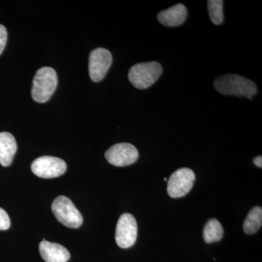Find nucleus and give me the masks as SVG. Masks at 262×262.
<instances>
[{"label":"nucleus","instance_id":"nucleus-2","mask_svg":"<svg viewBox=\"0 0 262 262\" xmlns=\"http://www.w3.org/2000/svg\"><path fill=\"white\" fill-rule=\"evenodd\" d=\"M58 84L56 71L51 67H42L33 79L32 96L38 103H46L54 94Z\"/></svg>","mask_w":262,"mask_h":262},{"label":"nucleus","instance_id":"nucleus-12","mask_svg":"<svg viewBox=\"0 0 262 262\" xmlns=\"http://www.w3.org/2000/svg\"><path fill=\"white\" fill-rule=\"evenodd\" d=\"M17 151L14 136L8 132L0 133V164L8 167L11 165Z\"/></svg>","mask_w":262,"mask_h":262},{"label":"nucleus","instance_id":"nucleus-19","mask_svg":"<svg viewBox=\"0 0 262 262\" xmlns=\"http://www.w3.org/2000/svg\"><path fill=\"white\" fill-rule=\"evenodd\" d=\"M164 181H166V182H167V181H168V179L164 178Z\"/></svg>","mask_w":262,"mask_h":262},{"label":"nucleus","instance_id":"nucleus-7","mask_svg":"<svg viewBox=\"0 0 262 262\" xmlns=\"http://www.w3.org/2000/svg\"><path fill=\"white\" fill-rule=\"evenodd\" d=\"M138 227L135 217L128 213L120 215L117 222L115 239L122 248L132 247L137 239Z\"/></svg>","mask_w":262,"mask_h":262},{"label":"nucleus","instance_id":"nucleus-5","mask_svg":"<svg viewBox=\"0 0 262 262\" xmlns=\"http://www.w3.org/2000/svg\"><path fill=\"white\" fill-rule=\"evenodd\" d=\"M195 181V174L191 169L182 168L176 170L168 180L167 191L170 198L185 196L192 189Z\"/></svg>","mask_w":262,"mask_h":262},{"label":"nucleus","instance_id":"nucleus-9","mask_svg":"<svg viewBox=\"0 0 262 262\" xmlns=\"http://www.w3.org/2000/svg\"><path fill=\"white\" fill-rule=\"evenodd\" d=\"M105 158L115 166H127L138 160L139 151L133 144L120 143L111 146L105 153Z\"/></svg>","mask_w":262,"mask_h":262},{"label":"nucleus","instance_id":"nucleus-3","mask_svg":"<svg viewBox=\"0 0 262 262\" xmlns=\"http://www.w3.org/2000/svg\"><path fill=\"white\" fill-rule=\"evenodd\" d=\"M162 73L163 68L158 62L137 63L129 71L128 79L136 89L144 90L155 84Z\"/></svg>","mask_w":262,"mask_h":262},{"label":"nucleus","instance_id":"nucleus-8","mask_svg":"<svg viewBox=\"0 0 262 262\" xmlns=\"http://www.w3.org/2000/svg\"><path fill=\"white\" fill-rule=\"evenodd\" d=\"M113 63V56L110 51L98 48L91 52L89 57V74L91 80L100 82L104 78Z\"/></svg>","mask_w":262,"mask_h":262},{"label":"nucleus","instance_id":"nucleus-10","mask_svg":"<svg viewBox=\"0 0 262 262\" xmlns=\"http://www.w3.org/2000/svg\"><path fill=\"white\" fill-rule=\"evenodd\" d=\"M39 253L46 262H67L70 258V253L61 245L51 243L43 239L39 244Z\"/></svg>","mask_w":262,"mask_h":262},{"label":"nucleus","instance_id":"nucleus-16","mask_svg":"<svg viewBox=\"0 0 262 262\" xmlns=\"http://www.w3.org/2000/svg\"><path fill=\"white\" fill-rule=\"evenodd\" d=\"M10 220L9 215L3 208H0V230H7L10 228Z\"/></svg>","mask_w":262,"mask_h":262},{"label":"nucleus","instance_id":"nucleus-17","mask_svg":"<svg viewBox=\"0 0 262 262\" xmlns=\"http://www.w3.org/2000/svg\"><path fill=\"white\" fill-rule=\"evenodd\" d=\"M7 40H8V32L4 26L0 24V55L4 51Z\"/></svg>","mask_w":262,"mask_h":262},{"label":"nucleus","instance_id":"nucleus-6","mask_svg":"<svg viewBox=\"0 0 262 262\" xmlns=\"http://www.w3.org/2000/svg\"><path fill=\"white\" fill-rule=\"evenodd\" d=\"M33 173L43 179H53L63 175L67 170L64 160L52 156H42L32 164Z\"/></svg>","mask_w":262,"mask_h":262},{"label":"nucleus","instance_id":"nucleus-4","mask_svg":"<svg viewBox=\"0 0 262 262\" xmlns=\"http://www.w3.org/2000/svg\"><path fill=\"white\" fill-rule=\"evenodd\" d=\"M52 211L58 222L70 228H78L83 222L80 212L67 196H57L52 204Z\"/></svg>","mask_w":262,"mask_h":262},{"label":"nucleus","instance_id":"nucleus-1","mask_svg":"<svg viewBox=\"0 0 262 262\" xmlns=\"http://www.w3.org/2000/svg\"><path fill=\"white\" fill-rule=\"evenodd\" d=\"M214 87L220 94L238 97L246 96L249 99H252L258 90L253 81L242 76L230 74L218 77L214 81Z\"/></svg>","mask_w":262,"mask_h":262},{"label":"nucleus","instance_id":"nucleus-15","mask_svg":"<svg viewBox=\"0 0 262 262\" xmlns=\"http://www.w3.org/2000/svg\"><path fill=\"white\" fill-rule=\"evenodd\" d=\"M208 13L212 23L220 25L224 21V2L222 0H208Z\"/></svg>","mask_w":262,"mask_h":262},{"label":"nucleus","instance_id":"nucleus-18","mask_svg":"<svg viewBox=\"0 0 262 262\" xmlns=\"http://www.w3.org/2000/svg\"><path fill=\"white\" fill-rule=\"evenodd\" d=\"M253 163L256 165V166L258 167V168H262V157L258 156L256 158H255L253 159Z\"/></svg>","mask_w":262,"mask_h":262},{"label":"nucleus","instance_id":"nucleus-11","mask_svg":"<svg viewBox=\"0 0 262 262\" xmlns=\"http://www.w3.org/2000/svg\"><path fill=\"white\" fill-rule=\"evenodd\" d=\"M187 10L184 5L177 4L158 13V19L160 24L168 27H179L185 22Z\"/></svg>","mask_w":262,"mask_h":262},{"label":"nucleus","instance_id":"nucleus-13","mask_svg":"<svg viewBox=\"0 0 262 262\" xmlns=\"http://www.w3.org/2000/svg\"><path fill=\"white\" fill-rule=\"evenodd\" d=\"M262 225V208L256 206L250 211L244 223L245 233L252 234L257 232Z\"/></svg>","mask_w":262,"mask_h":262},{"label":"nucleus","instance_id":"nucleus-14","mask_svg":"<svg viewBox=\"0 0 262 262\" xmlns=\"http://www.w3.org/2000/svg\"><path fill=\"white\" fill-rule=\"evenodd\" d=\"M224 235V229L222 224L215 219H211L207 222L203 230V238L207 244H212L222 239Z\"/></svg>","mask_w":262,"mask_h":262}]
</instances>
